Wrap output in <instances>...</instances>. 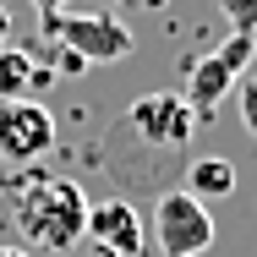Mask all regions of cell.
Returning a JSON list of instances; mask_svg holds the SVG:
<instances>
[{
  "label": "cell",
  "mask_w": 257,
  "mask_h": 257,
  "mask_svg": "<svg viewBox=\"0 0 257 257\" xmlns=\"http://www.w3.org/2000/svg\"><path fill=\"white\" fill-rule=\"evenodd\" d=\"M11 219L33 252H71L88 230V197L71 175H28L17 186Z\"/></svg>",
  "instance_id": "6da1fadb"
},
{
  "label": "cell",
  "mask_w": 257,
  "mask_h": 257,
  "mask_svg": "<svg viewBox=\"0 0 257 257\" xmlns=\"http://www.w3.org/2000/svg\"><path fill=\"white\" fill-rule=\"evenodd\" d=\"M44 33L66 55H77L82 66H109V60H126L137 50L132 28L115 22V17H104V11H60V17L44 22Z\"/></svg>",
  "instance_id": "7a4b0ae2"
},
{
  "label": "cell",
  "mask_w": 257,
  "mask_h": 257,
  "mask_svg": "<svg viewBox=\"0 0 257 257\" xmlns=\"http://www.w3.org/2000/svg\"><path fill=\"white\" fill-rule=\"evenodd\" d=\"M252 55H257V33H230L213 55H203V60L186 71V93H181V99L192 104L197 120H208V115L224 104V93L235 88V77H246Z\"/></svg>",
  "instance_id": "3957f363"
},
{
  "label": "cell",
  "mask_w": 257,
  "mask_h": 257,
  "mask_svg": "<svg viewBox=\"0 0 257 257\" xmlns=\"http://www.w3.org/2000/svg\"><path fill=\"white\" fill-rule=\"evenodd\" d=\"M154 241L164 257H203L213 246V213L192 192H164L154 203Z\"/></svg>",
  "instance_id": "277c9868"
},
{
  "label": "cell",
  "mask_w": 257,
  "mask_h": 257,
  "mask_svg": "<svg viewBox=\"0 0 257 257\" xmlns=\"http://www.w3.org/2000/svg\"><path fill=\"white\" fill-rule=\"evenodd\" d=\"M197 126L203 120L192 115V104L181 99V93H143V99L126 109V132L137 143H148V148H164V154H181Z\"/></svg>",
  "instance_id": "5b68a950"
},
{
  "label": "cell",
  "mask_w": 257,
  "mask_h": 257,
  "mask_svg": "<svg viewBox=\"0 0 257 257\" xmlns=\"http://www.w3.org/2000/svg\"><path fill=\"white\" fill-rule=\"evenodd\" d=\"M55 148V115L39 99L0 104V164H33Z\"/></svg>",
  "instance_id": "8992f818"
},
{
  "label": "cell",
  "mask_w": 257,
  "mask_h": 257,
  "mask_svg": "<svg viewBox=\"0 0 257 257\" xmlns=\"http://www.w3.org/2000/svg\"><path fill=\"white\" fill-rule=\"evenodd\" d=\"M93 246L115 257H143V219L126 197H104V203H88V230H82Z\"/></svg>",
  "instance_id": "52a82bcc"
},
{
  "label": "cell",
  "mask_w": 257,
  "mask_h": 257,
  "mask_svg": "<svg viewBox=\"0 0 257 257\" xmlns=\"http://www.w3.org/2000/svg\"><path fill=\"white\" fill-rule=\"evenodd\" d=\"M50 82H55V71H44L28 50L0 44V104L6 99H28L33 88H50Z\"/></svg>",
  "instance_id": "ba28073f"
},
{
  "label": "cell",
  "mask_w": 257,
  "mask_h": 257,
  "mask_svg": "<svg viewBox=\"0 0 257 257\" xmlns=\"http://www.w3.org/2000/svg\"><path fill=\"white\" fill-rule=\"evenodd\" d=\"M181 192H192L197 203L230 197V192H235V164H230V159H192V164H186V186H181Z\"/></svg>",
  "instance_id": "9c48e42d"
},
{
  "label": "cell",
  "mask_w": 257,
  "mask_h": 257,
  "mask_svg": "<svg viewBox=\"0 0 257 257\" xmlns=\"http://www.w3.org/2000/svg\"><path fill=\"white\" fill-rule=\"evenodd\" d=\"M219 11L230 17V33H257V0H219Z\"/></svg>",
  "instance_id": "30bf717a"
},
{
  "label": "cell",
  "mask_w": 257,
  "mask_h": 257,
  "mask_svg": "<svg viewBox=\"0 0 257 257\" xmlns=\"http://www.w3.org/2000/svg\"><path fill=\"white\" fill-rule=\"evenodd\" d=\"M241 126L257 137V71H252V77H241Z\"/></svg>",
  "instance_id": "8fae6325"
},
{
  "label": "cell",
  "mask_w": 257,
  "mask_h": 257,
  "mask_svg": "<svg viewBox=\"0 0 257 257\" xmlns=\"http://www.w3.org/2000/svg\"><path fill=\"white\" fill-rule=\"evenodd\" d=\"M33 6H39V17L50 22V17H60V6H66V0H33Z\"/></svg>",
  "instance_id": "7c38bea8"
},
{
  "label": "cell",
  "mask_w": 257,
  "mask_h": 257,
  "mask_svg": "<svg viewBox=\"0 0 257 257\" xmlns=\"http://www.w3.org/2000/svg\"><path fill=\"white\" fill-rule=\"evenodd\" d=\"M0 44H11V11L0 6Z\"/></svg>",
  "instance_id": "4fadbf2b"
},
{
  "label": "cell",
  "mask_w": 257,
  "mask_h": 257,
  "mask_svg": "<svg viewBox=\"0 0 257 257\" xmlns=\"http://www.w3.org/2000/svg\"><path fill=\"white\" fill-rule=\"evenodd\" d=\"M0 257H33L28 246H0Z\"/></svg>",
  "instance_id": "5bb4252c"
},
{
  "label": "cell",
  "mask_w": 257,
  "mask_h": 257,
  "mask_svg": "<svg viewBox=\"0 0 257 257\" xmlns=\"http://www.w3.org/2000/svg\"><path fill=\"white\" fill-rule=\"evenodd\" d=\"M88 257H115V252H104V246H93V252H88Z\"/></svg>",
  "instance_id": "9a60e30c"
}]
</instances>
